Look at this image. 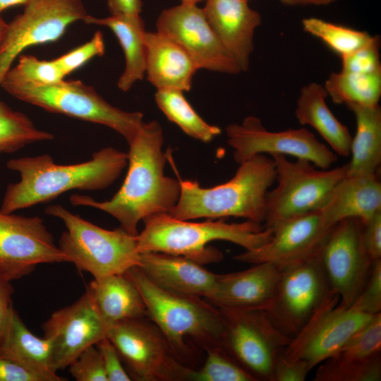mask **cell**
Segmentation results:
<instances>
[{
  "label": "cell",
  "mask_w": 381,
  "mask_h": 381,
  "mask_svg": "<svg viewBox=\"0 0 381 381\" xmlns=\"http://www.w3.org/2000/svg\"><path fill=\"white\" fill-rule=\"evenodd\" d=\"M163 143L160 123L157 121L144 122L128 143V169L117 193L105 201L75 194L70 198L71 202L107 212L128 233L138 235L140 221L156 213H168L180 196L179 181L164 174L167 155L162 152Z\"/></svg>",
  "instance_id": "6da1fadb"
},
{
  "label": "cell",
  "mask_w": 381,
  "mask_h": 381,
  "mask_svg": "<svg viewBox=\"0 0 381 381\" xmlns=\"http://www.w3.org/2000/svg\"><path fill=\"white\" fill-rule=\"evenodd\" d=\"M128 164V155L104 147L90 160L57 164L48 154L9 159L6 166L18 172L20 181L9 183L1 209L6 212L48 202L73 190L95 191L111 186Z\"/></svg>",
  "instance_id": "7a4b0ae2"
},
{
  "label": "cell",
  "mask_w": 381,
  "mask_h": 381,
  "mask_svg": "<svg viewBox=\"0 0 381 381\" xmlns=\"http://www.w3.org/2000/svg\"><path fill=\"white\" fill-rule=\"evenodd\" d=\"M275 179L273 159L262 154L240 164L230 180L212 188L179 179L180 196L168 214L181 220L236 217L262 224L267 194Z\"/></svg>",
  "instance_id": "3957f363"
},
{
  "label": "cell",
  "mask_w": 381,
  "mask_h": 381,
  "mask_svg": "<svg viewBox=\"0 0 381 381\" xmlns=\"http://www.w3.org/2000/svg\"><path fill=\"white\" fill-rule=\"evenodd\" d=\"M143 221L144 228L137 235L139 253L158 252L180 255L202 265L223 258L219 250L207 246L212 241H226L252 250L267 243L272 234V229L248 220L227 223L224 219H217L193 222L160 212Z\"/></svg>",
  "instance_id": "277c9868"
},
{
  "label": "cell",
  "mask_w": 381,
  "mask_h": 381,
  "mask_svg": "<svg viewBox=\"0 0 381 381\" xmlns=\"http://www.w3.org/2000/svg\"><path fill=\"white\" fill-rule=\"evenodd\" d=\"M124 274L140 291L147 317L164 336L179 361L183 362L190 356L189 339L205 351L216 346L224 347V320L219 308L205 298L178 294L158 286L138 266Z\"/></svg>",
  "instance_id": "5b68a950"
},
{
  "label": "cell",
  "mask_w": 381,
  "mask_h": 381,
  "mask_svg": "<svg viewBox=\"0 0 381 381\" xmlns=\"http://www.w3.org/2000/svg\"><path fill=\"white\" fill-rule=\"evenodd\" d=\"M0 87L16 98L48 111L106 126L121 135L128 143L144 123L142 113L112 106L92 87L80 80L63 79L51 84H37L5 75Z\"/></svg>",
  "instance_id": "8992f818"
},
{
  "label": "cell",
  "mask_w": 381,
  "mask_h": 381,
  "mask_svg": "<svg viewBox=\"0 0 381 381\" xmlns=\"http://www.w3.org/2000/svg\"><path fill=\"white\" fill-rule=\"evenodd\" d=\"M45 213L64 223V231L59 248L81 272H89L95 279L124 274L140 265L137 235L121 226L114 230L103 229L71 212L61 205H49Z\"/></svg>",
  "instance_id": "52a82bcc"
},
{
  "label": "cell",
  "mask_w": 381,
  "mask_h": 381,
  "mask_svg": "<svg viewBox=\"0 0 381 381\" xmlns=\"http://www.w3.org/2000/svg\"><path fill=\"white\" fill-rule=\"evenodd\" d=\"M270 156L274 163L277 186L267 194L266 228L270 229L283 219L320 210L347 171V164L322 169L307 159L290 161L283 155Z\"/></svg>",
  "instance_id": "ba28073f"
},
{
  "label": "cell",
  "mask_w": 381,
  "mask_h": 381,
  "mask_svg": "<svg viewBox=\"0 0 381 381\" xmlns=\"http://www.w3.org/2000/svg\"><path fill=\"white\" fill-rule=\"evenodd\" d=\"M280 270L274 297L264 312L281 332L292 339L336 294L324 272L320 248L309 257Z\"/></svg>",
  "instance_id": "9c48e42d"
},
{
  "label": "cell",
  "mask_w": 381,
  "mask_h": 381,
  "mask_svg": "<svg viewBox=\"0 0 381 381\" xmlns=\"http://www.w3.org/2000/svg\"><path fill=\"white\" fill-rule=\"evenodd\" d=\"M107 337L115 346L133 380H188L190 368L178 359L151 320L141 318L118 322L109 327Z\"/></svg>",
  "instance_id": "30bf717a"
},
{
  "label": "cell",
  "mask_w": 381,
  "mask_h": 381,
  "mask_svg": "<svg viewBox=\"0 0 381 381\" xmlns=\"http://www.w3.org/2000/svg\"><path fill=\"white\" fill-rule=\"evenodd\" d=\"M219 310L224 320V348L257 381H272L275 362L291 339L263 310Z\"/></svg>",
  "instance_id": "8fae6325"
},
{
  "label": "cell",
  "mask_w": 381,
  "mask_h": 381,
  "mask_svg": "<svg viewBox=\"0 0 381 381\" xmlns=\"http://www.w3.org/2000/svg\"><path fill=\"white\" fill-rule=\"evenodd\" d=\"M227 141L234 149L238 164L258 155L279 154L310 161L316 167L327 169L337 160V155L306 128L282 131H268L261 120L247 116L239 123L226 127Z\"/></svg>",
  "instance_id": "7c38bea8"
},
{
  "label": "cell",
  "mask_w": 381,
  "mask_h": 381,
  "mask_svg": "<svg viewBox=\"0 0 381 381\" xmlns=\"http://www.w3.org/2000/svg\"><path fill=\"white\" fill-rule=\"evenodd\" d=\"M87 15L82 0H32L8 23L0 51V84L25 49L59 40L67 28Z\"/></svg>",
  "instance_id": "4fadbf2b"
},
{
  "label": "cell",
  "mask_w": 381,
  "mask_h": 381,
  "mask_svg": "<svg viewBox=\"0 0 381 381\" xmlns=\"http://www.w3.org/2000/svg\"><path fill=\"white\" fill-rule=\"evenodd\" d=\"M68 262L40 217H24L0 207V272L13 281L40 264Z\"/></svg>",
  "instance_id": "5bb4252c"
},
{
  "label": "cell",
  "mask_w": 381,
  "mask_h": 381,
  "mask_svg": "<svg viewBox=\"0 0 381 381\" xmlns=\"http://www.w3.org/2000/svg\"><path fill=\"white\" fill-rule=\"evenodd\" d=\"M321 263L339 305L353 304L364 286L373 262L361 238V224L355 218L336 224L320 248Z\"/></svg>",
  "instance_id": "9a60e30c"
},
{
  "label": "cell",
  "mask_w": 381,
  "mask_h": 381,
  "mask_svg": "<svg viewBox=\"0 0 381 381\" xmlns=\"http://www.w3.org/2000/svg\"><path fill=\"white\" fill-rule=\"evenodd\" d=\"M339 302L337 294L329 298L291 339L282 353L284 356L305 361L313 368L373 316L361 311L354 304L345 308Z\"/></svg>",
  "instance_id": "2e32d148"
},
{
  "label": "cell",
  "mask_w": 381,
  "mask_h": 381,
  "mask_svg": "<svg viewBox=\"0 0 381 381\" xmlns=\"http://www.w3.org/2000/svg\"><path fill=\"white\" fill-rule=\"evenodd\" d=\"M157 30L179 44L199 69L228 74L241 70L210 25L202 8L183 4L164 9L156 23Z\"/></svg>",
  "instance_id": "e0dca14e"
},
{
  "label": "cell",
  "mask_w": 381,
  "mask_h": 381,
  "mask_svg": "<svg viewBox=\"0 0 381 381\" xmlns=\"http://www.w3.org/2000/svg\"><path fill=\"white\" fill-rule=\"evenodd\" d=\"M52 343L54 369L68 366L87 347L107 337L108 326L101 317L90 289L73 303L52 313L42 326Z\"/></svg>",
  "instance_id": "ac0fdd59"
},
{
  "label": "cell",
  "mask_w": 381,
  "mask_h": 381,
  "mask_svg": "<svg viewBox=\"0 0 381 381\" xmlns=\"http://www.w3.org/2000/svg\"><path fill=\"white\" fill-rule=\"evenodd\" d=\"M270 229L272 234L267 243L234 259L253 265L268 262L282 269L315 253L332 227L319 210L283 219Z\"/></svg>",
  "instance_id": "d6986e66"
},
{
  "label": "cell",
  "mask_w": 381,
  "mask_h": 381,
  "mask_svg": "<svg viewBox=\"0 0 381 381\" xmlns=\"http://www.w3.org/2000/svg\"><path fill=\"white\" fill-rule=\"evenodd\" d=\"M381 380V313L357 330L319 364L314 381Z\"/></svg>",
  "instance_id": "ffe728a7"
},
{
  "label": "cell",
  "mask_w": 381,
  "mask_h": 381,
  "mask_svg": "<svg viewBox=\"0 0 381 381\" xmlns=\"http://www.w3.org/2000/svg\"><path fill=\"white\" fill-rule=\"evenodd\" d=\"M253 265L219 274L213 294L205 300L219 308L266 310L274 297L281 270L268 262Z\"/></svg>",
  "instance_id": "44dd1931"
},
{
  "label": "cell",
  "mask_w": 381,
  "mask_h": 381,
  "mask_svg": "<svg viewBox=\"0 0 381 381\" xmlns=\"http://www.w3.org/2000/svg\"><path fill=\"white\" fill-rule=\"evenodd\" d=\"M205 16L241 71L248 70L254 49V34L261 23L260 14L247 0H207Z\"/></svg>",
  "instance_id": "7402d4cb"
},
{
  "label": "cell",
  "mask_w": 381,
  "mask_h": 381,
  "mask_svg": "<svg viewBox=\"0 0 381 381\" xmlns=\"http://www.w3.org/2000/svg\"><path fill=\"white\" fill-rule=\"evenodd\" d=\"M138 267L167 291L205 299L213 294L219 276L189 258L158 252L140 253Z\"/></svg>",
  "instance_id": "603a6c76"
},
{
  "label": "cell",
  "mask_w": 381,
  "mask_h": 381,
  "mask_svg": "<svg viewBox=\"0 0 381 381\" xmlns=\"http://www.w3.org/2000/svg\"><path fill=\"white\" fill-rule=\"evenodd\" d=\"M146 51L145 73L157 90L189 91L193 78L199 70L190 55L176 42L159 31L144 35Z\"/></svg>",
  "instance_id": "cb8c5ba5"
},
{
  "label": "cell",
  "mask_w": 381,
  "mask_h": 381,
  "mask_svg": "<svg viewBox=\"0 0 381 381\" xmlns=\"http://www.w3.org/2000/svg\"><path fill=\"white\" fill-rule=\"evenodd\" d=\"M320 210L331 227L348 218L366 222L381 211V183L377 174H346Z\"/></svg>",
  "instance_id": "d4e9b609"
},
{
  "label": "cell",
  "mask_w": 381,
  "mask_h": 381,
  "mask_svg": "<svg viewBox=\"0 0 381 381\" xmlns=\"http://www.w3.org/2000/svg\"><path fill=\"white\" fill-rule=\"evenodd\" d=\"M52 348V341L35 336L13 308L0 344V356L16 362L42 381L66 380L54 368Z\"/></svg>",
  "instance_id": "484cf974"
},
{
  "label": "cell",
  "mask_w": 381,
  "mask_h": 381,
  "mask_svg": "<svg viewBox=\"0 0 381 381\" xmlns=\"http://www.w3.org/2000/svg\"><path fill=\"white\" fill-rule=\"evenodd\" d=\"M327 93L322 85L310 83L301 90L295 115L301 125H308L329 145L338 156L350 155L352 136L326 104Z\"/></svg>",
  "instance_id": "4316f807"
},
{
  "label": "cell",
  "mask_w": 381,
  "mask_h": 381,
  "mask_svg": "<svg viewBox=\"0 0 381 381\" xmlns=\"http://www.w3.org/2000/svg\"><path fill=\"white\" fill-rule=\"evenodd\" d=\"M87 24L108 27L115 35L123 51L126 64L117 85L122 91H128L138 80L143 79L146 68V51L144 35L145 23L140 15H111L95 18L87 15L83 19Z\"/></svg>",
  "instance_id": "83f0119b"
},
{
  "label": "cell",
  "mask_w": 381,
  "mask_h": 381,
  "mask_svg": "<svg viewBox=\"0 0 381 381\" xmlns=\"http://www.w3.org/2000/svg\"><path fill=\"white\" fill-rule=\"evenodd\" d=\"M87 287L108 328L118 322L147 317L140 291L124 274L94 279Z\"/></svg>",
  "instance_id": "f1b7e54d"
},
{
  "label": "cell",
  "mask_w": 381,
  "mask_h": 381,
  "mask_svg": "<svg viewBox=\"0 0 381 381\" xmlns=\"http://www.w3.org/2000/svg\"><path fill=\"white\" fill-rule=\"evenodd\" d=\"M347 107L354 115L356 130L351 140L346 174L377 173L381 163V108L379 104Z\"/></svg>",
  "instance_id": "f546056e"
},
{
  "label": "cell",
  "mask_w": 381,
  "mask_h": 381,
  "mask_svg": "<svg viewBox=\"0 0 381 381\" xmlns=\"http://www.w3.org/2000/svg\"><path fill=\"white\" fill-rule=\"evenodd\" d=\"M324 87L336 104L373 107L381 96V71L358 73L341 71L332 73Z\"/></svg>",
  "instance_id": "4dcf8cb0"
},
{
  "label": "cell",
  "mask_w": 381,
  "mask_h": 381,
  "mask_svg": "<svg viewBox=\"0 0 381 381\" xmlns=\"http://www.w3.org/2000/svg\"><path fill=\"white\" fill-rule=\"evenodd\" d=\"M155 98L166 117L188 135L207 143L221 133L219 127L209 124L200 116L188 102L183 91L157 90Z\"/></svg>",
  "instance_id": "1f68e13d"
},
{
  "label": "cell",
  "mask_w": 381,
  "mask_h": 381,
  "mask_svg": "<svg viewBox=\"0 0 381 381\" xmlns=\"http://www.w3.org/2000/svg\"><path fill=\"white\" fill-rule=\"evenodd\" d=\"M54 135L35 127L30 118L0 100V153H12L28 144L52 140Z\"/></svg>",
  "instance_id": "d6a6232c"
},
{
  "label": "cell",
  "mask_w": 381,
  "mask_h": 381,
  "mask_svg": "<svg viewBox=\"0 0 381 381\" xmlns=\"http://www.w3.org/2000/svg\"><path fill=\"white\" fill-rule=\"evenodd\" d=\"M305 32L320 39L341 57L365 44L372 36L365 32L334 24L318 18L302 20Z\"/></svg>",
  "instance_id": "836d02e7"
},
{
  "label": "cell",
  "mask_w": 381,
  "mask_h": 381,
  "mask_svg": "<svg viewBox=\"0 0 381 381\" xmlns=\"http://www.w3.org/2000/svg\"><path fill=\"white\" fill-rule=\"evenodd\" d=\"M207 356L198 369L191 368L188 380L190 381H257L224 346L206 351Z\"/></svg>",
  "instance_id": "e575fe53"
},
{
  "label": "cell",
  "mask_w": 381,
  "mask_h": 381,
  "mask_svg": "<svg viewBox=\"0 0 381 381\" xmlns=\"http://www.w3.org/2000/svg\"><path fill=\"white\" fill-rule=\"evenodd\" d=\"M5 75L37 84H51L64 79L54 59L40 60L25 54L19 56L16 66L11 68Z\"/></svg>",
  "instance_id": "d590c367"
},
{
  "label": "cell",
  "mask_w": 381,
  "mask_h": 381,
  "mask_svg": "<svg viewBox=\"0 0 381 381\" xmlns=\"http://www.w3.org/2000/svg\"><path fill=\"white\" fill-rule=\"evenodd\" d=\"M380 37L372 36L365 44L341 58V71L372 73L381 71Z\"/></svg>",
  "instance_id": "8d00e7d4"
},
{
  "label": "cell",
  "mask_w": 381,
  "mask_h": 381,
  "mask_svg": "<svg viewBox=\"0 0 381 381\" xmlns=\"http://www.w3.org/2000/svg\"><path fill=\"white\" fill-rule=\"evenodd\" d=\"M104 52L103 35L97 30L90 40L54 59V61L66 77L93 57L102 56Z\"/></svg>",
  "instance_id": "74e56055"
},
{
  "label": "cell",
  "mask_w": 381,
  "mask_h": 381,
  "mask_svg": "<svg viewBox=\"0 0 381 381\" xmlns=\"http://www.w3.org/2000/svg\"><path fill=\"white\" fill-rule=\"evenodd\" d=\"M68 368L77 381H108L102 358L96 345L85 349Z\"/></svg>",
  "instance_id": "f35d334b"
},
{
  "label": "cell",
  "mask_w": 381,
  "mask_h": 381,
  "mask_svg": "<svg viewBox=\"0 0 381 381\" xmlns=\"http://www.w3.org/2000/svg\"><path fill=\"white\" fill-rule=\"evenodd\" d=\"M353 304L370 315L381 313V260L373 262L367 281Z\"/></svg>",
  "instance_id": "ab89813d"
},
{
  "label": "cell",
  "mask_w": 381,
  "mask_h": 381,
  "mask_svg": "<svg viewBox=\"0 0 381 381\" xmlns=\"http://www.w3.org/2000/svg\"><path fill=\"white\" fill-rule=\"evenodd\" d=\"M95 345L101 353L108 381L132 380L123 366L115 346L107 337L101 339Z\"/></svg>",
  "instance_id": "60d3db41"
},
{
  "label": "cell",
  "mask_w": 381,
  "mask_h": 381,
  "mask_svg": "<svg viewBox=\"0 0 381 381\" xmlns=\"http://www.w3.org/2000/svg\"><path fill=\"white\" fill-rule=\"evenodd\" d=\"M312 369L306 361L288 358L281 353L275 362L272 381H304Z\"/></svg>",
  "instance_id": "b9f144b4"
},
{
  "label": "cell",
  "mask_w": 381,
  "mask_h": 381,
  "mask_svg": "<svg viewBox=\"0 0 381 381\" xmlns=\"http://www.w3.org/2000/svg\"><path fill=\"white\" fill-rule=\"evenodd\" d=\"M361 224L363 247L373 262L381 260V211Z\"/></svg>",
  "instance_id": "7bdbcfd3"
},
{
  "label": "cell",
  "mask_w": 381,
  "mask_h": 381,
  "mask_svg": "<svg viewBox=\"0 0 381 381\" xmlns=\"http://www.w3.org/2000/svg\"><path fill=\"white\" fill-rule=\"evenodd\" d=\"M11 282L0 272V344L14 308L12 303L14 289Z\"/></svg>",
  "instance_id": "ee69618b"
},
{
  "label": "cell",
  "mask_w": 381,
  "mask_h": 381,
  "mask_svg": "<svg viewBox=\"0 0 381 381\" xmlns=\"http://www.w3.org/2000/svg\"><path fill=\"white\" fill-rule=\"evenodd\" d=\"M0 381H42V380L16 362L0 356Z\"/></svg>",
  "instance_id": "f6af8a7d"
},
{
  "label": "cell",
  "mask_w": 381,
  "mask_h": 381,
  "mask_svg": "<svg viewBox=\"0 0 381 381\" xmlns=\"http://www.w3.org/2000/svg\"><path fill=\"white\" fill-rule=\"evenodd\" d=\"M111 15H140L142 0H107Z\"/></svg>",
  "instance_id": "bcb514c9"
},
{
  "label": "cell",
  "mask_w": 381,
  "mask_h": 381,
  "mask_svg": "<svg viewBox=\"0 0 381 381\" xmlns=\"http://www.w3.org/2000/svg\"><path fill=\"white\" fill-rule=\"evenodd\" d=\"M282 3L286 5H323L328 4L335 0H280Z\"/></svg>",
  "instance_id": "7dc6e473"
},
{
  "label": "cell",
  "mask_w": 381,
  "mask_h": 381,
  "mask_svg": "<svg viewBox=\"0 0 381 381\" xmlns=\"http://www.w3.org/2000/svg\"><path fill=\"white\" fill-rule=\"evenodd\" d=\"M32 0H0V13L4 10L16 6H26Z\"/></svg>",
  "instance_id": "c3c4849f"
},
{
  "label": "cell",
  "mask_w": 381,
  "mask_h": 381,
  "mask_svg": "<svg viewBox=\"0 0 381 381\" xmlns=\"http://www.w3.org/2000/svg\"><path fill=\"white\" fill-rule=\"evenodd\" d=\"M8 24H7L0 15V51L3 47L8 32Z\"/></svg>",
  "instance_id": "681fc988"
},
{
  "label": "cell",
  "mask_w": 381,
  "mask_h": 381,
  "mask_svg": "<svg viewBox=\"0 0 381 381\" xmlns=\"http://www.w3.org/2000/svg\"><path fill=\"white\" fill-rule=\"evenodd\" d=\"M183 4H196L202 0H180Z\"/></svg>",
  "instance_id": "f907efd6"
},
{
  "label": "cell",
  "mask_w": 381,
  "mask_h": 381,
  "mask_svg": "<svg viewBox=\"0 0 381 381\" xmlns=\"http://www.w3.org/2000/svg\"><path fill=\"white\" fill-rule=\"evenodd\" d=\"M247 1H248V0H247Z\"/></svg>",
  "instance_id": "816d5d0a"
}]
</instances>
